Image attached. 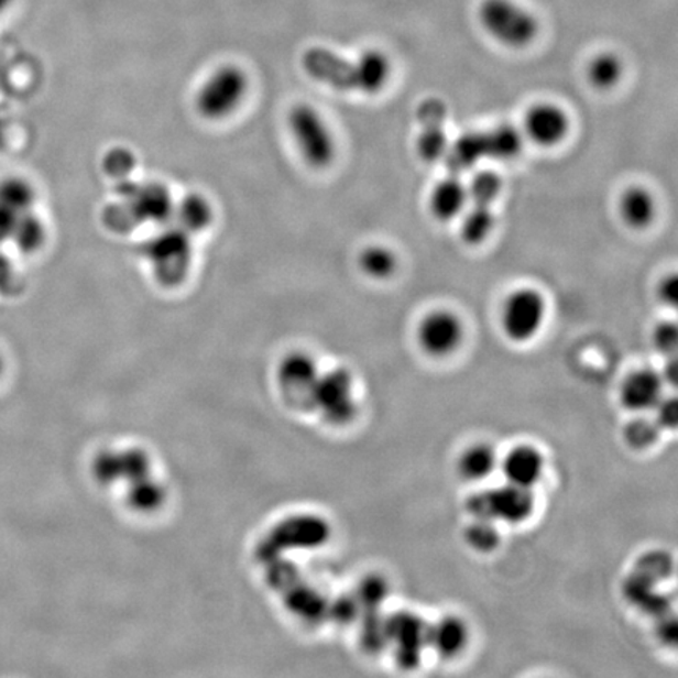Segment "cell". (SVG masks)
I'll list each match as a JSON object with an SVG mask.
<instances>
[{
    "label": "cell",
    "mask_w": 678,
    "mask_h": 678,
    "mask_svg": "<svg viewBox=\"0 0 678 678\" xmlns=\"http://www.w3.org/2000/svg\"><path fill=\"white\" fill-rule=\"evenodd\" d=\"M305 72L313 79L339 91H361L375 95L383 90L392 75L389 57L381 51L370 50L357 61H348L330 50L315 47L304 55Z\"/></svg>",
    "instance_id": "obj_1"
},
{
    "label": "cell",
    "mask_w": 678,
    "mask_h": 678,
    "mask_svg": "<svg viewBox=\"0 0 678 678\" xmlns=\"http://www.w3.org/2000/svg\"><path fill=\"white\" fill-rule=\"evenodd\" d=\"M249 91V77L236 65L219 66L209 75L195 95V107L200 117L209 121L233 116Z\"/></svg>",
    "instance_id": "obj_2"
},
{
    "label": "cell",
    "mask_w": 678,
    "mask_h": 678,
    "mask_svg": "<svg viewBox=\"0 0 678 678\" xmlns=\"http://www.w3.org/2000/svg\"><path fill=\"white\" fill-rule=\"evenodd\" d=\"M287 127L296 143L298 153L309 167H329L337 156L333 132L322 116L308 105H297L291 109Z\"/></svg>",
    "instance_id": "obj_3"
},
{
    "label": "cell",
    "mask_w": 678,
    "mask_h": 678,
    "mask_svg": "<svg viewBox=\"0 0 678 678\" xmlns=\"http://www.w3.org/2000/svg\"><path fill=\"white\" fill-rule=\"evenodd\" d=\"M479 20L495 42L507 47L528 46L539 31L536 18L512 0H484Z\"/></svg>",
    "instance_id": "obj_4"
},
{
    "label": "cell",
    "mask_w": 678,
    "mask_h": 678,
    "mask_svg": "<svg viewBox=\"0 0 678 678\" xmlns=\"http://www.w3.org/2000/svg\"><path fill=\"white\" fill-rule=\"evenodd\" d=\"M154 275L164 286H176L190 269L192 245L183 228H167L151 238L143 249Z\"/></svg>",
    "instance_id": "obj_5"
},
{
    "label": "cell",
    "mask_w": 678,
    "mask_h": 678,
    "mask_svg": "<svg viewBox=\"0 0 678 678\" xmlns=\"http://www.w3.org/2000/svg\"><path fill=\"white\" fill-rule=\"evenodd\" d=\"M536 507L533 490L507 484L504 488L474 493L467 501V508L474 518L490 522L522 523Z\"/></svg>",
    "instance_id": "obj_6"
},
{
    "label": "cell",
    "mask_w": 678,
    "mask_h": 678,
    "mask_svg": "<svg viewBox=\"0 0 678 678\" xmlns=\"http://www.w3.org/2000/svg\"><path fill=\"white\" fill-rule=\"evenodd\" d=\"M547 304L539 291L522 287L507 297L503 308V330L514 342H528L539 333Z\"/></svg>",
    "instance_id": "obj_7"
},
{
    "label": "cell",
    "mask_w": 678,
    "mask_h": 678,
    "mask_svg": "<svg viewBox=\"0 0 678 678\" xmlns=\"http://www.w3.org/2000/svg\"><path fill=\"white\" fill-rule=\"evenodd\" d=\"M386 637L394 647L397 666L404 670H414L422 663L424 648L427 647V630L419 615L401 611L386 619Z\"/></svg>",
    "instance_id": "obj_8"
},
{
    "label": "cell",
    "mask_w": 678,
    "mask_h": 678,
    "mask_svg": "<svg viewBox=\"0 0 678 678\" xmlns=\"http://www.w3.org/2000/svg\"><path fill=\"white\" fill-rule=\"evenodd\" d=\"M462 320L455 313L437 309L424 316L418 327V342L430 357H448L462 345Z\"/></svg>",
    "instance_id": "obj_9"
},
{
    "label": "cell",
    "mask_w": 678,
    "mask_h": 678,
    "mask_svg": "<svg viewBox=\"0 0 678 678\" xmlns=\"http://www.w3.org/2000/svg\"><path fill=\"white\" fill-rule=\"evenodd\" d=\"M316 401L322 407L324 414L333 423H346L356 415V404L352 400V381L345 370L331 371L316 379Z\"/></svg>",
    "instance_id": "obj_10"
},
{
    "label": "cell",
    "mask_w": 678,
    "mask_h": 678,
    "mask_svg": "<svg viewBox=\"0 0 678 678\" xmlns=\"http://www.w3.org/2000/svg\"><path fill=\"white\" fill-rule=\"evenodd\" d=\"M446 107L440 99L429 98L418 107V121L422 124L416 150L426 162H437L448 151V138L445 132Z\"/></svg>",
    "instance_id": "obj_11"
},
{
    "label": "cell",
    "mask_w": 678,
    "mask_h": 678,
    "mask_svg": "<svg viewBox=\"0 0 678 678\" xmlns=\"http://www.w3.org/2000/svg\"><path fill=\"white\" fill-rule=\"evenodd\" d=\"M570 131V121L561 107L542 102L533 106L525 117V132L531 142L544 149L559 145Z\"/></svg>",
    "instance_id": "obj_12"
},
{
    "label": "cell",
    "mask_w": 678,
    "mask_h": 678,
    "mask_svg": "<svg viewBox=\"0 0 678 678\" xmlns=\"http://www.w3.org/2000/svg\"><path fill=\"white\" fill-rule=\"evenodd\" d=\"M665 379L654 370L632 372L621 386V403L635 414L654 411L663 400Z\"/></svg>",
    "instance_id": "obj_13"
},
{
    "label": "cell",
    "mask_w": 678,
    "mask_h": 678,
    "mask_svg": "<svg viewBox=\"0 0 678 678\" xmlns=\"http://www.w3.org/2000/svg\"><path fill=\"white\" fill-rule=\"evenodd\" d=\"M544 456L539 449L529 445H520L504 457L503 471L507 484L531 489L539 484L544 477Z\"/></svg>",
    "instance_id": "obj_14"
},
{
    "label": "cell",
    "mask_w": 678,
    "mask_h": 678,
    "mask_svg": "<svg viewBox=\"0 0 678 678\" xmlns=\"http://www.w3.org/2000/svg\"><path fill=\"white\" fill-rule=\"evenodd\" d=\"M468 626L456 615H446L440 621L429 625L427 630V646L433 647L441 658H456L466 650L468 644Z\"/></svg>",
    "instance_id": "obj_15"
},
{
    "label": "cell",
    "mask_w": 678,
    "mask_h": 678,
    "mask_svg": "<svg viewBox=\"0 0 678 678\" xmlns=\"http://www.w3.org/2000/svg\"><path fill=\"white\" fill-rule=\"evenodd\" d=\"M124 195L132 203V209H134L135 217L139 220L167 222L175 211L168 190L165 187L156 186V184L124 190Z\"/></svg>",
    "instance_id": "obj_16"
},
{
    "label": "cell",
    "mask_w": 678,
    "mask_h": 678,
    "mask_svg": "<svg viewBox=\"0 0 678 678\" xmlns=\"http://www.w3.org/2000/svg\"><path fill=\"white\" fill-rule=\"evenodd\" d=\"M468 203V190L466 184L459 176L451 175L434 187L430 194L429 208L435 219L440 222H451L463 211Z\"/></svg>",
    "instance_id": "obj_17"
},
{
    "label": "cell",
    "mask_w": 678,
    "mask_h": 678,
    "mask_svg": "<svg viewBox=\"0 0 678 678\" xmlns=\"http://www.w3.org/2000/svg\"><path fill=\"white\" fill-rule=\"evenodd\" d=\"M446 167L449 168L451 175L459 176L460 173L473 168L479 161L488 157L485 151L484 132H468L462 138L452 143L451 149H448L445 154Z\"/></svg>",
    "instance_id": "obj_18"
},
{
    "label": "cell",
    "mask_w": 678,
    "mask_h": 678,
    "mask_svg": "<svg viewBox=\"0 0 678 678\" xmlns=\"http://www.w3.org/2000/svg\"><path fill=\"white\" fill-rule=\"evenodd\" d=\"M622 220L633 230H644L655 219V200L650 192L644 187H630L622 194L621 203Z\"/></svg>",
    "instance_id": "obj_19"
},
{
    "label": "cell",
    "mask_w": 678,
    "mask_h": 678,
    "mask_svg": "<svg viewBox=\"0 0 678 678\" xmlns=\"http://www.w3.org/2000/svg\"><path fill=\"white\" fill-rule=\"evenodd\" d=\"M457 467H459L460 477L467 481H484L490 474L495 473L499 467V456L492 446L473 445L462 452Z\"/></svg>",
    "instance_id": "obj_20"
},
{
    "label": "cell",
    "mask_w": 678,
    "mask_h": 678,
    "mask_svg": "<svg viewBox=\"0 0 678 678\" xmlns=\"http://www.w3.org/2000/svg\"><path fill=\"white\" fill-rule=\"evenodd\" d=\"M176 216L179 219V228L186 233H197L206 230L214 219L212 206L208 198L200 194H190L175 206Z\"/></svg>",
    "instance_id": "obj_21"
},
{
    "label": "cell",
    "mask_w": 678,
    "mask_h": 678,
    "mask_svg": "<svg viewBox=\"0 0 678 678\" xmlns=\"http://www.w3.org/2000/svg\"><path fill=\"white\" fill-rule=\"evenodd\" d=\"M485 151L492 160H514L522 151V132L512 124H500L492 131L484 132Z\"/></svg>",
    "instance_id": "obj_22"
},
{
    "label": "cell",
    "mask_w": 678,
    "mask_h": 678,
    "mask_svg": "<svg viewBox=\"0 0 678 678\" xmlns=\"http://www.w3.org/2000/svg\"><path fill=\"white\" fill-rule=\"evenodd\" d=\"M11 242L17 244L22 253H35L46 242V228L43 220L32 211L21 214L14 225Z\"/></svg>",
    "instance_id": "obj_23"
},
{
    "label": "cell",
    "mask_w": 678,
    "mask_h": 678,
    "mask_svg": "<svg viewBox=\"0 0 678 678\" xmlns=\"http://www.w3.org/2000/svg\"><path fill=\"white\" fill-rule=\"evenodd\" d=\"M493 227H495V216L490 206L473 205L463 217L460 236L468 245H481L488 241Z\"/></svg>",
    "instance_id": "obj_24"
},
{
    "label": "cell",
    "mask_w": 678,
    "mask_h": 678,
    "mask_svg": "<svg viewBox=\"0 0 678 678\" xmlns=\"http://www.w3.org/2000/svg\"><path fill=\"white\" fill-rule=\"evenodd\" d=\"M35 190L28 179L10 176L0 181V206L17 214L32 211Z\"/></svg>",
    "instance_id": "obj_25"
},
{
    "label": "cell",
    "mask_w": 678,
    "mask_h": 678,
    "mask_svg": "<svg viewBox=\"0 0 678 678\" xmlns=\"http://www.w3.org/2000/svg\"><path fill=\"white\" fill-rule=\"evenodd\" d=\"M622 75H624V65L621 58L613 53L599 54L589 64L588 79L597 90H611L621 83Z\"/></svg>",
    "instance_id": "obj_26"
},
{
    "label": "cell",
    "mask_w": 678,
    "mask_h": 678,
    "mask_svg": "<svg viewBox=\"0 0 678 678\" xmlns=\"http://www.w3.org/2000/svg\"><path fill=\"white\" fill-rule=\"evenodd\" d=\"M359 265L361 272L370 278L386 280L396 272L397 258L386 247L370 245L360 253Z\"/></svg>",
    "instance_id": "obj_27"
},
{
    "label": "cell",
    "mask_w": 678,
    "mask_h": 678,
    "mask_svg": "<svg viewBox=\"0 0 678 678\" xmlns=\"http://www.w3.org/2000/svg\"><path fill=\"white\" fill-rule=\"evenodd\" d=\"M467 190L468 201L471 205L492 206V203L499 198L501 192L500 176L495 172H490V170H482L470 181V186H467Z\"/></svg>",
    "instance_id": "obj_28"
},
{
    "label": "cell",
    "mask_w": 678,
    "mask_h": 678,
    "mask_svg": "<svg viewBox=\"0 0 678 678\" xmlns=\"http://www.w3.org/2000/svg\"><path fill=\"white\" fill-rule=\"evenodd\" d=\"M466 540L473 550L490 553L500 545V533L495 528V522L477 518L466 531Z\"/></svg>",
    "instance_id": "obj_29"
},
{
    "label": "cell",
    "mask_w": 678,
    "mask_h": 678,
    "mask_svg": "<svg viewBox=\"0 0 678 678\" xmlns=\"http://www.w3.org/2000/svg\"><path fill=\"white\" fill-rule=\"evenodd\" d=\"M389 593V583L379 575H371V577L364 578L359 588V595H357L360 611H364V613L381 611Z\"/></svg>",
    "instance_id": "obj_30"
},
{
    "label": "cell",
    "mask_w": 678,
    "mask_h": 678,
    "mask_svg": "<svg viewBox=\"0 0 678 678\" xmlns=\"http://www.w3.org/2000/svg\"><path fill=\"white\" fill-rule=\"evenodd\" d=\"M659 424L654 419L636 418L626 424L625 441L632 448L646 449L655 444L659 437Z\"/></svg>",
    "instance_id": "obj_31"
},
{
    "label": "cell",
    "mask_w": 678,
    "mask_h": 678,
    "mask_svg": "<svg viewBox=\"0 0 678 678\" xmlns=\"http://www.w3.org/2000/svg\"><path fill=\"white\" fill-rule=\"evenodd\" d=\"M654 342L659 352L666 353V356L676 353L678 342L677 324L670 322V320L659 324L657 329H655Z\"/></svg>",
    "instance_id": "obj_32"
},
{
    "label": "cell",
    "mask_w": 678,
    "mask_h": 678,
    "mask_svg": "<svg viewBox=\"0 0 678 678\" xmlns=\"http://www.w3.org/2000/svg\"><path fill=\"white\" fill-rule=\"evenodd\" d=\"M654 411L658 412L657 423L659 427L670 430L676 429L678 423V403L676 397H669V400L663 397Z\"/></svg>",
    "instance_id": "obj_33"
},
{
    "label": "cell",
    "mask_w": 678,
    "mask_h": 678,
    "mask_svg": "<svg viewBox=\"0 0 678 678\" xmlns=\"http://www.w3.org/2000/svg\"><path fill=\"white\" fill-rule=\"evenodd\" d=\"M20 216L21 214L10 211V209L0 206V245L10 241L14 225H17L18 217Z\"/></svg>",
    "instance_id": "obj_34"
},
{
    "label": "cell",
    "mask_w": 678,
    "mask_h": 678,
    "mask_svg": "<svg viewBox=\"0 0 678 678\" xmlns=\"http://www.w3.org/2000/svg\"><path fill=\"white\" fill-rule=\"evenodd\" d=\"M677 291H678V280L676 275L666 276L663 278L661 285L658 287V296L661 298L663 304L674 305L677 304Z\"/></svg>",
    "instance_id": "obj_35"
},
{
    "label": "cell",
    "mask_w": 678,
    "mask_h": 678,
    "mask_svg": "<svg viewBox=\"0 0 678 678\" xmlns=\"http://www.w3.org/2000/svg\"><path fill=\"white\" fill-rule=\"evenodd\" d=\"M659 635H661V639L666 641V643H670V644L676 643V639H677L676 619L670 617V621H669L668 615H666L665 621H663V624L659 625Z\"/></svg>",
    "instance_id": "obj_36"
},
{
    "label": "cell",
    "mask_w": 678,
    "mask_h": 678,
    "mask_svg": "<svg viewBox=\"0 0 678 678\" xmlns=\"http://www.w3.org/2000/svg\"><path fill=\"white\" fill-rule=\"evenodd\" d=\"M11 278V265L6 258L0 256V287L7 285Z\"/></svg>",
    "instance_id": "obj_37"
},
{
    "label": "cell",
    "mask_w": 678,
    "mask_h": 678,
    "mask_svg": "<svg viewBox=\"0 0 678 678\" xmlns=\"http://www.w3.org/2000/svg\"><path fill=\"white\" fill-rule=\"evenodd\" d=\"M677 378H678V367H677L676 360H672L670 361L668 367H666L665 378L663 379H666V381L672 383V385H676Z\"/></svg>",
    "instance_id": "obj_38"
},
{
    "label": "cell",
    "mask_w": 678,
    "mask_h": 678,
    "mask_svg": "<svg viewBox=\"0 0 678 678\" xmlns=\"http://www.w3.org/2000/svg\"><path fill=\"white\" fill-rule=\"evenodd\" d=\"M7 139V123L3 120V117L0 116V149H2L3 143H6Z\"/></svg>",
    "instance_id": "obj_39"
},
{
    "label": "cell",
    "mask_w": 678,
    "mask_h": 678,
    "mask_svg": "<svg viewBox=\"0 0 678 678\" xmlns=\"http://www.w3.org/2000/svg\"><path fill=\"white\" fill-rule=\"evenodd\" d=\"M11 6H13V0H0V17L7 13Z\"/></svg>",
    "instance_id": "obj_40"
},
{
    "label": "cell",
    "mask_w": 678,
    "mask_h": 678,
    "mask_svg": "<svg viewBox=\"0 0 678 678\" xmlns=\"http://www.w3.org/2000/svg\"><path fill=\"white\" fill-rule=\"evenodd\" d=\"M3 372V359L2 356H0V375H2Z\"/></svg>",
    "instance_id": "obj_41"
}]
</instances>
